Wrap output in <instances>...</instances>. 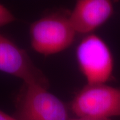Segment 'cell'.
<instances>
[{
    "label": "cell",
    "instance_id": "cell-1",
    "mask_svg": "<svg viewBox=\"0 0 120 120\" xmlns=\"http://www.w3.org/2000/svg\"><path fill=\"white\" fill-rule=\"evenodd\" d=\"M76 32L68 15L54 13L33 22L30 28V41L35 52L50 56L67 49L73 43Z\"/></svg>",
    "mask_w": 120,
    "mask_h": 120
},
{
    "label": "cell",
    "instance_id": "cell-2",
    "mask_svg": "<svg viewBox=\"0 0 120 120\" xmlns=\"http://www.w3.org/2000/svg\"><path fill=\"white\" fill-rule=\"evenodd\" d=\"M15 109L18 120H69L64 102L47 88L37 84L23 83Z\"/></svg>",
    "mask_w": 120,
    "mask_h": 120
},
{
    "label": "cell",
    "instance_id": "cell-3",
    "mask_svg": "<svg viewBox=\"0 0 120 120\" xmlns=\"http://www.w3.org/2000/svg\"><path fill=\"white\" fill-rule=\"evenodd\" d=\"M79 68L87 84H106L113 79L114 60L110 48L101 38L88 34L76 49Z\"/></svg>",
    "mask_w": 120,
    "mask_h": 120
},
{
    "label": "cell",
    "instance_id": "cell-4",
    "mask_svg": "<svg viewBox=\"0 0 120 120\" xmlns=\"http://www.w3.org/2000/svg\"><path fill=\"white\" fill-rule=\"evenodd\" d=\"M71 109L77 117L111 119L120 116V87L87 84L75 95Z\"/></svg>",
    "mask_w": 120,
    "mask_h": 120
},
{
    "label": "cell",
    "instance_id": "cell-5",
    "mask_svg": "<svg viewBox=\"0 0 120 120\" xmlns=\"http://www.w3.org/2000/svg\"><path fill=\"white\" fill-rule=\"evenodd\" d=\"M0 71L18 77L25 83L47 88L46 76L35 66L27 52L0 33Z\"/></svg>",
    "mask_w": 120,
    "mask_h": 120
},
{
    "label": "cell",
    "instance_id": "cell-6",
    "mask_svg": "<svg viewBox=\"0 0 120 120\" xmlns=\"http://www.w3.org/2000/svg\"><path fill=\"white\" fill-rule=\"evenodd\" d=\"M113 11L109 0H79L68 17L76 34L88 35L107 22Z\"/></svg>",
    "mask_w": 120,
    "mask_h": 120
},
{
    "label": "cell",
    "instance_id": "cell-7",
    "mask_svg": "<svg viewBox=\"0 0 120 120\" xmlns=\"http://www.w3.org/2000/svg\"><path fill=\"white\" fill-rule=\"evenodd\" d=\"M15 19L13 13L0 4V27L12 23Z\"/></svg>",
    "mask_w": 120,
    "mask_h": 120
},
{
    "label": "cell",
    "instance_id": "cell-8",
    "mask_svg": "<svg viewBox=\"0 0 120 120\" xmlns=\"http://www.w3.org/2000/svg\"><path fill=\"white\" fill-rule=\"evenodd\" d=\"M69 120H112L111 119H104V118H98L94 117H88V116H80L77 118H74Z\"/></svg>",
    "mask_w": 120,
    "mask_h": 120
},
{
    "label": "cell",
    "instance_id": "cell-9",
    "mask_svg": "<svg viewBox=\"0 0 120 120\" xmlns=\"http://www.w3.org/2000/svg\"><path fill=\"white\" fill-rule=\"evenodd\" d=\"M0 120H18L15 116H11L0 110Z\"/></svg>",
    "mask_w": 120,
    "mask_h": 120
}]
</instances>
